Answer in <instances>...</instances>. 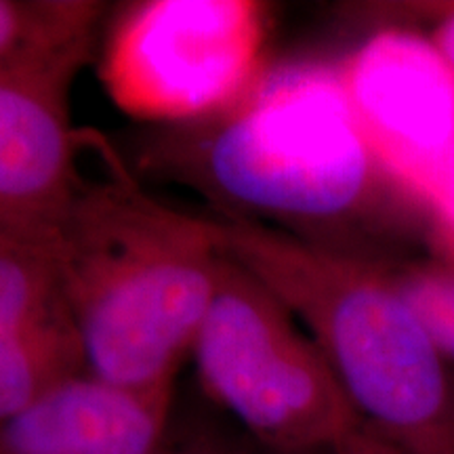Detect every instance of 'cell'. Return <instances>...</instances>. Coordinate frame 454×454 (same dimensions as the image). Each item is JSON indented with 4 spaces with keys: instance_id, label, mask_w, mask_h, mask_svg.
Segmentation results:
<instances>
[{
    "instance_id": "obj_1",
    "label": "cell",
    "mask_w": 454,
    "mask_h": 454,
    "mask_svg": "<svg viewBox=\"0 0 454 454\" xmlns=\"http://www.w3.org/2000/svg\"><path fill=\"white\" fill-rule=\"evenodd\" d=\"M145 144L144 167L196 190L217 217L348 251L379 202L400 200L328 61L270 66L234 110L158 127Z\"/></svg>"
},
{
    "instance_id": "obj_2",
    "label": "cell",
    "mask_w": 454,
    "mask_h": 454,
    "mask_svg": "<svg viewBox=\"0 0 454 454\" xmlns=\"http://www.w3.org/2000/svg\"><path fill=\"white\" fill-rule=\"evenodd\" d=\"M101 179H84L55 236L87 371L118 387L173 389L207 316L223 251L211 215L150 194L104 139Z\"/></svg>"
},
{
    "instance_id": "obj_3",
    "label": "cell",
    "mask_w": 454,
    "mask_h": 454,
    "mask_svg": "<svg viewBox=\"0 0 454 454\" xmlns=\"http://www.w3.org/2000/svg\"><path fill=\"white\" fill-rule=\"evenodd\" d=\"M219 247L293 311L362 425L408 454H454V372L391 265L211 215Z\"/></svg>"
},
{
    "instance_id": "obj_4",
    "label": "cell",
    "mask_w": 454,
    "mask_h": 454,
    "mask_svg": "<svg viewBox=\"0 0 454 454\" xmlns=\"http://www.w3.org/2000/svg\"><path fill=\"white\" fill-rule=\"evenodd\" d=\"M192 356L202 389L268 450H331L362 419L293 311L223 253Z\"/></svg>"
},
{
    "instance_id": "obj_5",
    "label": "cell",
    "mask_w": 454,
    "mask_h": 454,
    "mask_svg": "<svg viewBox=\"0 0 454 454\" xmlns=\"http://www.w3.org/2000/svg\"><path fill=\"white\" fill-rule=\"evenodd\" d=\"M270 9L257 0H141L107 26L99 76L135 121L175 127L240 106L268 61Z\"/></svg>"
},
{
    "instance_id": "obj_6",
    "label": "cell",
    "mask_w": 454,
    "mask_h": 454,
    "mask_svg": "<svg viewBox=\"0 0 454 454\" xmlns=\"http://www.w3.org/2000/svg\"><path fill=\"white\" fill-rule=\"evenodd\" d=\"M374 162L408 207L427 213L454 160V70L408 27H381L339 61Z\"/></svg>"
},
{
    "instance_id": "obj_7",
    "label": "cell",
    "mask_w": 454,
    "mask_h": 454,
    "mask_svg": "<svg viewBox=\"0 0 454 454\" xmlns=\"http://www.w3.org/2000/svg\"><path fill=\"white\" fill-rule=\"evenodd\" d=\"M81 64L0 70V231L55 240L81 194L89 133L74 129Z\"/></svg>"
},
{
    "instance_id": "obj_8",
    "label": "cell",
    "mask_w": 454,
    "mask_h": 454,
    "mask_svg": "<svg viewBox=\"0 0 454 454\" xmlns=\"http://www.w3.org/2000/svg\"><path fill=\"white\" fill-rule=\"evenodd\" d=\"M82 372L55 240L0 231V425Z\"/></svg>"
},
{
    "instance_id": "obj_9",
    "label": "cell",
    "mask_w": 454,
    "mask_h": 454,
    "mask_svg": "<svg viewBox=\"0 0 454 454\" xmlns=\"http://www.w3.org/2000/svg\"><path fill=\"white\" fill-rule=\"evenodd\" d=\"M173 389L118 387L82 372L0 425V454H160Z\"/></svg>"
},
{
    "instance_id": "obj_10",
    "label": "cell",
    "mask_w": 454,
    "mask_h": 454,
    "mask_svg": "<svg viewBox=\"0 0 454 454\" xmlns=\"http://www.w3.org/2000/svg\"><path fill=\"white\" fill-rule=\"evenodd\" d=\"M107 4L98 0H0V70L93 59Z\"/></svg>"
},
{
    "instance_id": "obj_11",
    "label": "cell",
    "mask_w": 454,
    "mask_h": 454,
    "mask_svg": "<svg viewBox=\"0 0 454 454\" xmlns=\"http://www.w3.org/2000/svg\"><path fill=\"white\" fill-rule=\"evenodd\" d=\"M397 286L427 328L434 343L454 362V265L431 257L391 265Z\"/></svg>"
},
{
    "instance_id": "obj_12",
    "label": "cell",
    "mask_w": 454,
    "mask_h": 454,
    "mask_svg": "<svg viewBox=\"0 0 454 454\" xmlns=\"http://www.w3.org/2000/svg\"><path fill=\"white\" fill-rule=\"evenodd\" d=\"M425 217L434 259L454 265V160Z\"/></svg>"
},
{
    "instance_id": "obj_13",
    "label": "cell",
    "mask_w": 454,
    "mask_h": 454,
    "mask_svg": "<svg viewBox=\"0 0 454 454\" xmlns=\"http://www.w3.org/2000/svg\"><path fill=\"white\" fill-rule=\"evenodd\" d=\"M248 448L251 446L238 444L217 427L198 425L181 435H175L168 427L160 454H247Z\"/></svg>"
},
{
    "instance_id": "obj_14",
    "label": "cell",
    "mask_w": 454,
    "mask_h": 454,
    "mask_svg": "<svg viewBox=\"0 0 454 454\" xmlns=\"http://www.w3.org/2000/svg\"><path fill=\"white\" fill-rule=\"evenodd\" d=\"M333 454H408L362 425L333 446Z\"/></svg>"
},
{
    "instance_id": "obj_15",
    "label": "cell",
    "mask_w": 454,
    "mask_h": 454,
    "mask_svg": "<svg viewBox=\"0 0 454 454\" xmlns=\"http://www.w3.org/2000/svg\"><path fill=\"white\" fill-rule=\"evenodd\" d=\"M431 43L438 47L440 53L444 55V59L454 70V3L448 4V9L440 11V21L435 26Z\"/></svg>"
},
{
    "instance_id": "obj_16",
    "label": "cell",
    "mask_w": 454,
    "mask_h": 454,
    "mask_svg": "<svg viewBox=\"0 0 454 454\" xmlns=\"http://www.w3.org/2000/svg\"><path fill=\"white\" fill-rule=\"evenodd\" d=\"M247 454H333L331 450H294V452H284V450H268V448H261L253 442V446L248 448Z\"/></svg>"
}]
</instances>
